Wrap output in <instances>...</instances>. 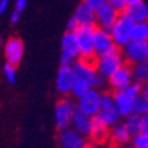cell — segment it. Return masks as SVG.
Returning <instances> with one entry per match:
<instances>
[{
	"label": "cell",
	"mask_w": 148,
	"mask_h": 148,
	"mask_svg": "<svg viewBox=\"0 0 148 148\" xmlns=\"http://www.w3.org/2000/svg\"><path fill=\"white\" fill-rule=\"evenodd\" d=\"M120 12H118L114 7H111L108 3L103 4L101 8H98L95 11L97 16V27L103 28L106 31H110L111 27L115 24V21L118 20Z\"/></svg>",
	"instance_id": "9a60e30c"
},
{
	"label": "cell",
	"mask_w": 148,
	"mask_h": 148,
	"mask_svg": "<svg viewBox=\"0 0 148 148\" xmlns=\"http://www.w3.org/2000/svg\"><path fill=\"white\" fill-rule=\"evenodd\" d=\"M131 71H132L134 81L143 82L148 71V64L147 62H138V64L131 65Z\"/></svg>",
	"instance_id": "cb8c5ba5"
},
{
	"label": "cell",
	"mask_w": 148,
	"mask_h": 148,
	"mask_svg": "<svg viewBox=\"0 0 148 148\" xmlns=\"http://www.w3.org/2000/svg\"><path fill=\"white\" fill-rule=\"evenodd\" d=\"M142 132L148 134V112L142 115Z\"/></svg>",
	"instance_id": "d6a6232c"
},
{
	"label": "cell",
	"mask_w": 148,
	"mask_h": 148,
	"mask_svg": "<svg viewBox=\"0 0 148 148\" xmlns=\"http://www.w3.org/2000/svg\"><path fill=\"white\" fill-rule=\"evenodd\" d=\"M75 77L71 66H60L56 77V89L62 97H70Z\"/></svg>",
	"instance_id": "7c38bea8"
},
{
	"label": "cell",
	"mask_w": 148,
	"mask_h": 148,
	"mask_svg": "<svg viewBox=\"0 0 148 148\" xmlns=\"http://www.w3.org/2000/svg\"><path fill=\"white\" fill-rule=\"evenodd\" d=\"M3 73H4V77H5L7 82L13 85L16 82V77H17V73H16V66L13 65H9L5 64L3 68Z\"/></svg>",
	"instance_id": "83f0119b"
},
{
	"label": "cell",
	"mask_w": 148,
	"mask_h": 148,
	"mask_svg": "<svg viewBox=\"0 0 148 148\" xmlns=\"http://www.w3.org/2000/svg\"><path fill=\"white\" fill-rule=\"evenodd\" d=\"M143 83H144V86H148V71H147V75H145L144 81H143Z\"/></svg>",
	"instance_id": "74e56055"
},
{
	"label": "cell",
	"mask_w": 148,
	"mask_h": 148,
	"mask_svg": "<svg viewBox=\"0 0 148 148\" xmlns=\"http://www.w3.org/2000/svg\"><path fill=\"white\" fill-rule=\"evenodd\" d=\"M134 112L140 116L148 112V102L145 101L143 95H139L134 99Z\"/></svg>",
	"instance_id": "484cf974"
},
{
	"label": "cell",
	"mask_w": 148,
	"mask_h": 148,
	"mask_svg": "<svg viewBox=\"0 0 148 148\" xmlns=\"http://www.w3.org/2000/svg\"><path fill=\"white\" fill-rule=\"evenodd\" d=\"M20 16H21V13L17 12V11H13L12 13H11V16H9V20H11V24H17L18 20H20Z\"/></svg>",
	"instance_id": "836d02e7"
},
{
	"label": "cell",
	"mask_w": 148,
	"mask_h": 148,
	"mask_svg": "<svg viewBox=\"0 0 148 148\" xmlns=\"http://www.w3.org/2000/svg\"><path fill=\"white\" fill-rule=\"evenodd\" d=\"M74 17L81 27H97L95 9L87 5L85 1H81L74 11Z\"/></svg>",
	"instance_id": "ac0fdd59"
},
{
	"label": "cell",
	"mask_w": 148,
	"mask_h": 148,
	"mask_svg": "<svg viewBox=\"0 0 148 148\" xmlns=\"http://www.w3.org/2000/svg\"><path fill=\"white\" fill-rule=\"evenodd\" d=\"M85 3L87 4V5H90L92 9H98V8H101L103 4H106L107 3V0H83Z\"/></svg>",
	"instance_id": "4dcf8cb0"
},
{
	"label": "cell",
	"mask_w": 148,
	"mask_h": 148,
	"mask_svg": "<svg viewBox=\"0 0 148 148\" xmlns=\"http://www.w3.org/2000/svg\"><path fill=\"white\" fill-rule=\"evenodd\" d=\"M8 4H9V0H0V15H3L7 11Z\"/></svg>",
	"instance_id": "e575fe53"
},
{
	"label": "cell",
	"mask_w": 148,
	"mask_h": 148,
	"mask_svg": "<svg viewBox=\"0 0 148 148\" xmlns=\"http://www.w3.org/2000/svg\"><path fill=\"white\" fill-rule=\"evenodd\" d=\"M79 60L77 37L74 32H65L61 38V66H73L75 61Z\"/></svg>",
	"instance_id": "5b68a950"
},
{
	"label": "cell",
	"mask_w": 148,
	"mask_h": 148,
	"mask_svg": "<svg viewBox=\"0 0 148 148\" xmlns=\"http://www.w3.org/2000/svg\"><path fill=\"white\" fill-rule=\"evenodd\" d=\"M92 118L94 116H90V115L85 114V112H82L77 108V111L74 112L73 119H71L70 127L75 130L77 132H79L81 135H83L85 138H87L90 134V130H91Z\"/></svg>",
	"instance_id": "ffe728a7"
},
{
	"label": "cell",
	"mask_w": 148,
	"mask_h": 148,
	"mask_svg": "<svg viewBox=\"0 0 148 148\" xmlns=\"http://www.w3.org/2000/svg\"><path fill=\"white\" fill-rule=\"evenodd\" d=\"M77 101V108L90 116H97L101 110L102 92L98 89H91Z\"/></svg>",
	"instance_id": "9c48e42d"
},
{
	"label": "cell",
	"mask_w": 148,
	"mask_h": 148,
	"mask_svg": "<svg viewBox=\"0 0 148 148\" xmlns=\"http://www.w3.org/2000/svg\"><path fill=\"white\" fill-rule=\"evenodd\" d=\"M145 62L148 64V52H147V58H145Z\"/></svg>",
	"instance_id": "b9f144b4"
},
{
	"label": "cell",
	"mask_w": 148,
	"mask_h": 148,
	"mask_svg": "<svg viewBox=\"0 0 148 148\" xmlns=\"http://www.w3.org/2000/svg\"><path fill=\"white\" fill-rule=\"evenodd\" d=\"M124 13H126L134 23L148 21V5L143 0H139L136 3L128 4L126 11H124Z\"/></svg>",
	"instance_id": "44dd1931"
},
{
	"label": "cell",
	"mask_w": 148,
	"mask_h": 148,
	"mask_svg": "<svg viewBox=\"0 0 148 148\" xmlns=\"http://www.w3.org/2000/svg\"><path fill=\"white\" fill-rule=\"evenodd\" d=\"M112 97H114L115 107H116L118 112L120 114L122 119L128 115H131L134 112V98L122 91H112Z\"/></svg>",
	"instance_id": "d6986e66"
},
{
	"label": "cell",
	"mask_w": 148,
	"mask_h": 148,
	"mask_svg": "<svg viewBox=\"0 0 148 148\" xmlns=\"http://www.w3.org/2000/svg\"><path fill=\"white\" fill-rule=\"evenodd\" d=\"M135 23L128 17L124 12H122L115 21V24L111 27L110 33L112 36L115 45L118 48H123L128 41L132 40V31Z\"/></svg>",
	"instance_id": "3957f363"
},
{
	"label": "cell",
	"mask_w": 148,
	"mask_h": 148,
	"mask_svg": "<svg viewBox=\"0 0 148 148\" xmlns=\"http://www.w3.org/2000/svg\"><path fill=\"white\" fill-rule=\"evenodd\" d=\"M132 40L148 42V21L135 23L132 31Z\"/></svg>",
	"instance_id": "603a6c76"
},
{
	"label": "cell",
	"mask_w": 148,
	"mask_h": 148,
	"mask_svg": "<svg viewBox=\"0 0 148 148\" xmlns=\"http://www.w3.org/2000/svg\"><path fill=\"white\" fill-rule=\"evenodd\" d=\"M107 3L110 4L111 7H114L118 12H120V13L124 12L126 8H127V5H128L126 0H107Z\"/></svg>",
	"instance_id": "f1b7e54d"
},
{
	"label": "cell",
	"mask_w": 148,
	"mask_h": 148,
	"mask_svg": "<svg viewBox=\"0 0 148 148\" xmlns=\"http://www.w3.org/2000/svg\"><path fill=\"white\" fill-rule=\"evenodd\" d=\"M115 48H116V45L112 40L110 31L95 27V31H94V58L107 54L111 50H114Z\"/></svg>",
	"instance_id": "30bf717a"
},
{
	"label": "cell",
	"mask_w": 148,
	"mask_h": 148,
	"mask_svg": "<svg viewBox=\"0 0 148 148\" xmlns=\"http://www.w3.org/2000/svg\"><path fill=\"white\" fill-rule=\"evenodd\" d=\"M83 148H99V145L94 144V143H86V145H85Z\"/></svg>",
	"instance_id": "8d00e7d4"
},
{
	"label": "cell",
	"mask_w": 148,
	"mask_h": 148,
	"mask_svg": "<svg viewBox=\"0 0 148 148\" xmlns=\"http://www.w3.org/2000/svg\"><path fill=\"white\" fill-rule=\"evenodd\" d=\"M1 44H3V38H1V37H0V45H1Z\"/></svg>",
	"instance_id": "60d3db41"
},
{
	"label": "cell",
	"mask_w": 148,
	"mask_h": 148,
	"mask_svg": "<svg viewBox=\"0 0 148 148\" xmlns=\"http://www.w3.org/2000/svg\"><path fill=\"white\" fill-rule=\"evenodd\" d=\"M143 89H144V83H143V82H138V81H134V82L131 83L127 89H124L123 91L126 92V94H128L131 98L135 99L136 97L142 95Z\"/></svg>",
	"instance_id": "4316f807"
},
{
	"label": "cell",
	"mask_w": 148,
	"mask_h": 148,
	"mask_svg": "<svg viewBox=\"0 0 148 148\" xmlns=\"http://www.w3.org/2000/svg\"><path fill=\"white\" fill-rule=\"evenodd\" d=\"M74 71L75 82H79L89 86L90 89H101L105 86L106 78L101 77L98 74L94 65V60H83L79 58L71 66Z\"/></svg>",
	"instance_id": "6da1fadb"
},
{
	"label": "cell",
	"mask_w": 148,
	"mask_h": 148,
	"mask_svg": "<svg viewBox=\"0 0 148 148\" xmlns=\"http://www.w3.org/2000/svg\"><path fill=\"white\" fill-rule=\"evenodd\" d=\"M4 56L7 64L17 66L24 56V42L17 37H11L4 45Z\"/></svg>",
	"instance_id": "5bb4252c"
},
{
	"label": "cell",
	"mask_w": 148,
	"mask_h": 148,
	"mask_svg": "<svg viewBox=\"0 0 148 148\" xmlns=\"http://www.w3.org/2000/svg\"><path fill=\"white\" fill-rule=\"evenodd\" d=\"M75 111H77V101H74L73 97H62L56 103L54 119L56 126L58 127V130L70 127L71 119H73Z\"/></svg>",
	"instance_id": "277c9868"
},
{
	"label": "cell",
	"mask_w": 148,
	"mask_h": 148,
	"mask_svg": "<svg viewBox=\"0 0 148 148\" xmlns=\"http://www.w3.org/2000/svg\"><path fill=\"white\" fill-rule=\"evenodd\" d=\"M126 64L127 62L124 60L123 54H122V49L118 48V46L114 50H111L110 53H107V54L94 58V65H95L98 74L101 77L106 78V79Z\"/></svg>",
	"instance_id": "7a4b0ae2"
},
{
	"label": "cell",
	"mask_w": 148,
	"mask_h": 148,
	"mask_svg": "<svg viewBox=\"0 0 148 148\" xmlns=\"http://www.w3.org/2000/svg\"><path fill=\"white\" fill-rule=\"evenodd\" d=\"M94 31L95 27H79L75 32L79 58L94 60Z\"/></svg>",
	"instance_id": "8992f818"
},
{
	"label": "cell",
	"mask_w": 148,
	"mask_h": 148,
	"mask_svg": "<svg viewBox=\"0 0 148 148\" xmlns=\"http://www.w3.org/2000/svg\"><path fill=\"white\" fill-rule=\"evenodd\" d=\"M127 4H131V3H136V1H139V0H126Z\"/></svg>",
	"instance_id": "f35d334b"
},
{
	"label": "cell",
	"mask_w": 148,
	"mask_h": 148,
	"mask_svg": "<svg viewBox=\"0 0 148 148\" xmlns=\"http://www.w3.org/2000/svg\"><path fill=\"white\" fill-rule=\"evenodd\" d=\"M86 138L77 132L74 128L60 130L58 132V144L60 148H83L86 145Z\"/></svg>",
	"instance_id": "4fadbf2b"
},
{
	"label": "cell",
	"mask_w": 148,
	"mask_h": 148,
	"mask_svg": "<svg viewBox=\"0 0 148 148\" xmlns=\"http://www.w3.org/2000/svg\"><path fill=\"white\" fill-rule=\"evenodd\" d=\"M97 116L106 123L108 127L115 126L116 123L122 122V116L118 112L115 107V102L112 92H102V102H101V110H99Z\"/></svg>",
	"instance_id": "52a82bcc"
},
{
	"label": "cell",
	"mask_w": 148,
	"mask_h": 148,
	"mask_svg": "<svg viewBox=\"0 0 148 148\" xmlns=\"http://www.w3.org/2000/svg\"><path fill=\"white\" fill-rule=\"evenodd\" d=\"M27 5H28V0H16V3H15V11L23 13V11L27 8Z\"/></svg>",
	"instance_id": "1f68e13d"
},
{
	"label": "cell",
	"mask_w": 148,
	"mask_h": 148,
	"mask_svg": "<svg viewBox=\"0 0 148 148\" xmlns=\"http://www.w3.org/2000/svg\"><path fill=\"white\" fill-rule=\"evenodd\" d=\"M130 144L134 148H148V134L140 131V132L132 135Z\"/></svg>",
	"instance_id": "d4e9b609"
},
{
	"label": "cell",
	"mask_w": 148,
	"mask_h": 148,
	"mask_svg": "<svg viewBox=\"0 0 148 148\" xmlns=\"http://www.w3.org/2000/svg\"><path fill=\"white\" fill-rule=\"evenodd\" d=\"M119 148H134L131 144H127V145H123V147H119Z\"/></svg>",
	"instance_id": "ab89813d"
},
{
	"label": "cell",
	"mask_w": 148,
	"mask_h": 148,
	"mask_svg": "<svg viewBox=\"0 0 148 148\" xmlns=\"http://www.w3.org/2000/svg\"><path fill=\"white\" fill-rule=\"evenodd\" d=\"M123 123L127 127V130L131 132V135H135V134L142 131V116L135 114V112L123 118Z\"/></svg>",
	"instance_id": "7402d4cb"
},
{
	"label": "cell",
	"mask_w": 148,
	"mask_h": 148,
	"mask_svg": "<svg viewBox=\"0 0 148 148\" xmlns=\"http://www.w3.org/2000/svg\"><path fill=\"white\" fill-rule=\"evenodd\" d=\"M120 49H122V54H123L124 60L128 65H134L138 64V62H145L148 52V42L131 40Z\"/></svg>",
	"instance_id": "ba28073f"
},
{
	"label": "cell",
	"mask_w": 148,
	"mask_h": 148,
	"mask_svg": "<svg viewBox=\"0 0 148 148\" xmlns=\"http://www.w3.org/2000/svg\"><path fill=\"white\" fill-rule=\"evenodd\" d=\"M134 82L132 71H131V65L126 64L122 68H119L115 73H112L107 78V83L112 91H122Z\"/></svg>",
	"instance_id": "8fae6325"
},
{
	"label": "cell",
	"mask_w": 148,
	"mask_h": 148,
	"mask_svg": "<svg viewBox=\"0 0 148 148\" xmlns=\"http://www.w3.org/2000/svg\"><path fill=\"white\" fill-rule=\"evenodd\" d=\"M131 139L132 135L130 132L127 127L124 126L123 122H119L115 126L110 127V138H108V143H110L112 147H123L131 143Z\"/></svg>",
	"instance_id": "e0dca14e"
},
{
	"label": "cell",
	"mask_w": 148,
	"mask_h": 148,
	"mask_svg": "<svg viewBox=\"0 0 148 148\" xmlns=\"http://www.w3.org/2000/svg\"><path fill=\"white\" fill-rule=\"evenodd\" d=\"M87 138L90 139V143H94L97 145L108 143V138H110V127L106 123H103L98 116L92 118V124L91 130Z\"/></svg>",
	"instance_id": "2e32d148"
},
{
	"label": "cell",
	"mask_w": 148,
	"mask_h": 148,
	"mask_svg": "<svg viewBox=\"0 0 148 148\" xmlns=\"http://www.w3.org/2000/svg\"><path fill=\"white\" fill-rule=\"evenodd\" d=\"M81 25L78 24V21L75 20V17L74 16H71L70 18H69V21H68V24H66V32H77V29L79 28Z\"/></svg>",
	"instance_id": "f546056e"
},
{
	"label": "cell",
	"mask_w": 148,
	"mask_h": 148,
	"mask_svg": "<svg viewBox=\"0 0 148 148\" xmlns=\"http://www.w3.org/2000/svg\"><path fill=\"white\" fill-rule=\"evenodd\" d=\"M142 95L144 97V99L148 102V86H144V89H143V92H142Z\"/></svg>",
	"instance_id": "d590c367"
}]
</instances>
